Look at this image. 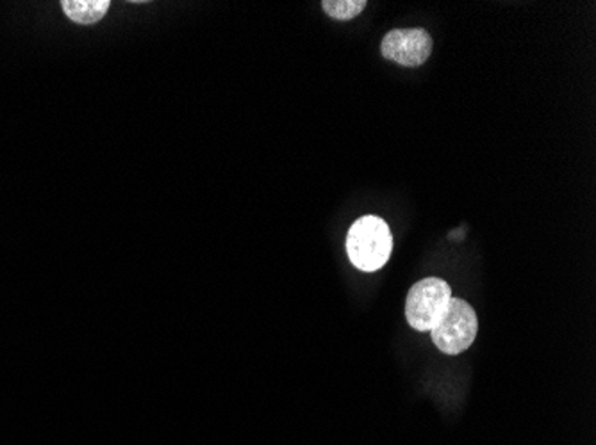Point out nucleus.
<instances>
[{"mask_svg":"<svg viewBox=\"0 0 596 445\" xmlns=\"http://www.w3.org/2000/svg\"><path fill=\"white\" fill-rule=\"evenodd\" d=\"M393 251L392 230L378 216H364L350 227L347 253L350 262L364 273H375L390 261Z\"/></svg>","mask_w":596,"mask_h":445,"instance_id":"obj_1","label":"nucleus"},{"mask_svg":"<svg viewBox=\"0 0 596 445\" xmlns=\"http://www.w3.org/2000/svg\"><path fill=\"white\" fill-rule=\"evenodd\" d=\"M479 332L477 313L464 299H450L449 307L439 319L430 335L445 355H459L472 346Z\"/></svg>","mask_w":596,"mask_h":445,"instance_id":"obj_2","label":"nucleus"},{"mask_svg":"<svg viewBox=\"0 0 596 445\" xmlns=\"http://www.w3.org/2000/svg\"><path fill=\"white\" fill-rule=\"evenodd\" d=\"M452 299L450 285L441 278H425L411 287L406 319L416 332H430L438 324Z\"/></svg>","mask_w":596,"mask_h":445,"instance_id":"obj_3","label":"nucleus"},{"mask_svg":"<svg viewBox=\"0 0 596 445\" xmlns=\"http://www.w3.org/2000/svg\"><path fill=\"white\" fill-rule=\"evenodd\" d=\"M382 56L401 67H421L432 54V36L425 28H395L384 36Z\"/></svg>","mask_w":596,"mask_h":445,"instance_id":"obj_4","label":"nucleus"},{"mask_svg":"<svg viewBox=\"0 0 596 445\" xmlns=\"http://www.w3.org/2000/svg\"><path fill=\"white\" fill-rule=\"evenodd\" d=\"M110 0H63L61 8L76 24H97L110 10Z\"/></svg>","mask_w":596,"mask_h":445,"instance_id":"obj_5","label":"nucleus"},{"mask_svg":"<svg viewBox=\"0 0 596 445\" xmlns=\"http://www.w3.org/2000/svg\"><path fill=\"white\" fill-rule=\"evenodd\" d=\"M367 0H324L322 8L330 19L352 20L363 13L367 8Z\"/></svg>","mask_w":596,"mask_h":445,"instance_id":"obj_6","label":"nucleus"}]
</instances>
